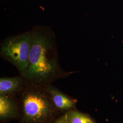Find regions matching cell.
I'll return each instance as SVG.
<instances>
[{
  "instance_id": "6",
  "label": "cell",
  "mask_w": 123,
  "mask_h": 123,
  "mask_svg": "<svg viewBox=\"0 0 123 123\" xmlns=\"http://www.w3.org/2000/svg\"><path fill=\"white\" fill-rule=\"evenodd\" d=\"M27 82L21 76L13 77H1L0 79V94L16 96L25 87Z\"/></svg>"
},
{
  "instance_id": "1",
  "label": "cell",
  "mask_w": 123,
  "mask_h": 123,
  "mask_svg": "<svg viewBox=\"0 0 123 123\" xmlns=\"http://www.w3.org/2000/svg\"><path fill=\"white\" fill-rule=\"evenodd\" d=\"M34 35L23 77L28 84L44 87L74 72L63 70L58 62L56 36L49 26L33 28Z\"/></svg>"
},
{
  "instance_id": "3",
  "label": "cell",
  "mask_w": 123,
  "mask_h": 123,
  "mask_svg": "<svg viewBox=\"0 0 123 123\" xmlns=\"http://www.w3.org/2000/svg\"><path fill=\"white\" fill-rule=\"evenodd\" d=\"M34 35L32 30L5 39L0 44L1 57L16 67L20 75L26 71Z\"/></svg>"
},
{
  "instance_id": "5",
  "label": "cell",
  "mask_w": 123,
  "mask_h": 123,
  "mask_svg": "<svg viewBox=\"0 0 123 123\" xmlns=\"http://www.w3.org/2000/svg\"><path fill=\"white\" fill-rule=\"evenodd\" d=\"M19 101L15 96L0 94V120L4 123L20 118Z\"/></svg>"
},
{
  "instance_id": "4",
  "label": "cell",
  "mask_w": 123,
  "mask_h": 123,
  "mask_svg": "<svg viewBox=\"0 0 123 123\" xmlns=\"http://www.w3.org/2000/svg\"><path fill=\"white\" fill-rule=\"evenodd\" d=\"M44 87L49 94L54 107L60 114L77 109L75 99L62 92L52 84Z\"/></svg>"
},
{
  "instance_id": "2",
  "label": "cell",
  "mask_w": 123,
  "mask_h": 123,
  "mask_svg": "<svg viewBox=\"0 0 123 123\" xmlns=\"http://www.w3.org/2000/svg\"><path fill=\"white\" fill-rule=\"evenodd\" d=\"M19 95L20 123H52L61 115L44 87L27 83Z\"/></svg>"
},
{
  "instance_id": "7",
  "label": "cell",
  "mask_w": 123,
  "mask_h": 123,
  "mask_svg": "<svg viewBox=\"0 0 123 123\" xmlns=\"http://www.w3.org/2000/svg\"><path fill=\"white\" fill-rule=\"evenodd\" d=\"M68 123H97L96 120L87 113H84L76 109L66 113Z\"/></svg>"
},
{
  "instance_id": "8",
  "label": "cell",
  "mask_w": 123,
  "mask_h": 123,
  "mask_svg": "<svg viewBox=\"0 0 123 123\" xmlns=\"http://www.w3.org/2000/svg\"><path fill=\"white\" fill-rule=\"evenodd\" d=\"M52 123H68L66 113L60 115Z\"/></svg>"
}]
</instances>
